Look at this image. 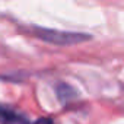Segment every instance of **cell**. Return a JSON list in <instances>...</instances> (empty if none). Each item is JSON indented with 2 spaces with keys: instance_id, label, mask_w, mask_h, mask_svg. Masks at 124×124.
<instances>
[{
  "instance_id": "cell-1",
  "label": "cell",
  "mask_w": 124,
  "mask_h": 124,
  "mask_svg": "<svg viewBox=\"0 0 124 124\" xmlns=\"http://www.w3.org/2000/svg\"><path fill=\"white\" fill-rule=\"evenodd\" d=\"M37 37L57 45H72L79 44L83 41L91 39V35L88 34H76V32H63V31H54V29H44V28H35Z\"/></svg>"
},
{
  "instance_id": "cell-3",
  "label": "cell",
  "mask_w": 124,
  "mask_h": 124,
  "mask_svg": "<svg viewBox=\"0 0 124 124\" xmlns=\"http://www.w3.org/2000/svg\"><path fill=\"white\" fill-rule=\"evenodd\" d=\"M32 124H54V121H53L50 117H41V118L35 120Z\"/></svg>"
},
{
  "instance_id": "cell-2",
  "label": "cell",
  "mask_w": 124,
  "mask_h": 124,
  "mask_svg": "<svg viewBox=\"0 0 124 124\" xmlns=\"http://www.w3.org/2000/svg\"><path fill=\"white\" fill-rule=\"evenodd\" d=\"M0 124H32L26 115L19 112L18 109L0 104Z\"/></svg>"
}]
</instances>
